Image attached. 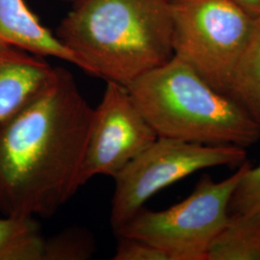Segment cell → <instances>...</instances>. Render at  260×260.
Here are the masks:
<instances>
[{
    "mask_svg": "<svg viewBox=\"0 0 260 260\" xmlns=\"http://www.w3.org/2000/svg\"><path fill=\"white\" fill-rule=\"evenodd\" d=\"M75 1H77V0H75Z\"/></svg>",
    "mask_w": 260,
    "mask_h": 260,
    "instance_id": "e0dca14e",
    "label": "cell"
},
{
    "mask_svg": "<svg viewBox=\"0 0 260 260\" xmlns=\"http://www.w3.org/2000/svg\"><path fill=\"white\" fill-rule=\"evenodd\" d=\"M46 238L35 217L0 219V260H44Z\"/></svg>",
    "mask_w": 260,
    "mask_h": 260,
    "instance_id": "7c38bea8",
    "label": "cell"
},
{
    "mask_svg": "<svg viewBox=\"0 0 260 260\" xmlns=\"http://www.w3.org/2000/svg\"><path fill=\"white\" fill-rule=\"evenodd\" d=\"M228 94L260 129V18L255 19L251 36L234 68Z\"/></svg>",
    "mask_w": 260,
    "mask_h": 260,
    "instance_id": "8fae6325",
    "label": "cell"
},
{
    "mask_svg": "<svg viewBox=\"0 0 260 260\" xmlns=\"http://www.w3.org/2000/svg\"><path fill=\"white\" fill-rule=\"evenodd\" d=\"M248 163L223 180L204 175L185 200L160 211L142 208L115 233L149 242L169 260H206L211 242L230 217L234 190Z\"/></svg>",
    "mask_w": 260,
    "mask_h": 260,
    "instance_id": "277c9868",
    "label": "cell"
},
{
    "mask_svg": "<svg viewBox=\"0 0 260 260\" xmlns=\"http://www.w3.org/2000/svg\"><path fill=\"white\" fill-rule=\"evenodd\" d=\"M171 0H77L56 36L89 75L127 87L174 56Z\"/></svg>",
    "mask_w": 260,
    "mask_h": 260,
    "instance_id": "7a4b0ae2",
    "label": "cell"
},
{
    "mask_svg": "<svg viewBox=\"0 0 260 260\" xmlns=\"http://www.w3.org/2000/svg\"><path fill=\"white\" fill-rule=\"evenodd\" d=\"M93 108L55 68L30 101L0 122V213L50 217L82 187Z\"/></svg>",
    "mask_w": 260,
    "mask_h": 260,
    "instance_id": "6da1fadb",
    "label": "cell"
},
{
    "mask_svg": "<svg viewBox=\"0 0 260 260\" xmlns=\"http://www.w3.org/2000/svg\"><path fill=\"white\" fill-rule=\"evenodd\" d=\"M242 10L254 19L260 18V0H233Z\"/></svg>",
    "mask_w": 260,
    "mask_h": 260,
    "instance_id": "2e32d148",
    "label": "cell"
},
{
    "mask_svg": "<svg viewBox=\"0 0 260 260\" xmlns=\"http://www.w3.org/2000/svg\"><path fill=\"white\" fill-rule=\"evenodd\" d=\"M118 237L113 260H169L164 251L149 242L121 235Z\"/></svg>",
    "mask_w": 260,
    "mask_h": 260,
    "instance_id": "9a60e30c",
    "label": "cell"
},
{
    "mask_svg": "<svg viewBox=\"0 0 260 260\" xmlns=\"http://www.w3.org/2000/svg\"><path fill=\"white\" fill-rule=\"evenodd\" d=\"M171 6L174 56L228 94L255 19L233 0H171Z\"/></svg>",
    "mask_w": 260,
    "mask_h": 260,
    "instance_id": "5b68a950",
    "label": "cell"
},
{
    "mask_svg": "<svg viewBox=\"0 0 260 260\" xmlns=\"http://www.w3.org/2000/svg\"><path fill=\"white\" fill-rule=\"evenodd\" d=\"M231 213L247 214L260 218V162L253 167L248 163L234 190Z\"/></svg>",
    "mask_w": 260,
    "mask_h": 260,
    "instance_id": "5bb4252c",
    "label": "cell"
},
{
    "mask_svg": "<svg viewBox=\"0 0 260 260\" xmlns=\"http://www.w3.org/2000/svg\"><path fill=\"white\" fill-rule=\"evenodd\" d=\"M206 260H260V218L231 213L211 242Z\"/></svg>",
    "mask_w": 260,
    "mask_h": 260,
    "instance_id": "30bf717a",
    "label": "cell"
},
{
    "mask_svg": "<svg viewBox=\"0 0 260 260\" xmlns=\"http://www.w3.org/2000/svg\"><path fill=\"white\" fill-rule=\"evenodd\" d=\"M94 250L91 233L83 229L73 228L46 239L44 260L88 259Z\"/></svg>",
    "mask_w": 260,
    "mask_h": 260,
    "instance_id": "4fadbf2b",
    "label": "cell"
},
{
    "mask_svg": "<svg viewBox=\"0 0 260 260\" xmlns=\"http://www.w3.org/2000/svg\"><path fill=\"white\" fill-rule=\"evenodd\" d=\"M54 71L42 56L0 44V122L30 101Z\"/></svg>",
    "mask_w": 260,
    "mask_h": 260,
    "instance_id": "9c48e42d",
    "label": "cell"
},
{
    "mask_svg": "<svg viewBox=\"0 0 260 260\" xmlns=\"http://www.w3.org/2000/svg\"><path fill=\"white\" fill-rule=\"evenodd\" d=\"M157 137L127 87L107 81L103 100L93 109L82 185L95 176L115 177Z\"/></svg>",
    "mask_w": 260,
    "mask_h": 260,
    "instance_id": "52a82bcc",
    "label": "cell"
},
{
    "mask_svg": "<svg viewBox=\"0 0 260 260\" xmlns=\"http://www.w3.org/2000/svg\"><path fill=\"white\" fill-rule=\"evenodd\" d=\"M247 161L246 149L233 145H203L157 137L113 177L110 222L120 230L159 191L199 171L239 167Z\"/></svg>",
    "mask_w": 260,
    "mask_h": 260,
    "instance_id": "8992f818",
    "label": "cell"
},
{
    "mask_svg": "<svg viewBox=\"0 0 260 260\" xmlns=\"http://www.w3.org/2000/svg\"><path fill=\"white\" fill-rule=\"evenodd\" d=\"M127 89L158 137L244 149L259 141V127L250 115L176 56Z\"/></svg>",
    "mask_w": 260,
    "mask_h": 260,
    "instance_id": "3957f363",
    "label": "cell"
},
{
    "mask_svg": "<svg viewBox=\"0 0 260 260\" xmlns=\"http://www.w3.org/2000/svg\"><path fill=\"white\" fill-rule=\"evenodd\" d=\"M0 44L34 55L53 57L82 70V63L46 27L25 0H0Z\"/></svg>",
    "mask_w": 260,
    "mask_h": 260,
    "instance_id": "ba28073f",
    "label": "cell"
}]
</instances>
